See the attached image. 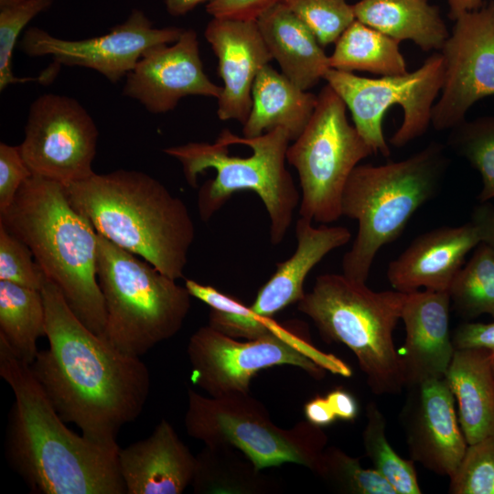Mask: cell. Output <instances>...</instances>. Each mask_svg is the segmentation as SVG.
<instances>
[{"mask_svg": "<svg viewBox=\"0 0 494 494\" xmlns=\"http://www.w3.org/2000/svg\"><path fill=\"white\" fill-rule=\"evenodd\" d=\"M409 391L403 420L412 460L450 478L467 447L454 395L445 378L426 381Z\"/></svg>", "mask_w": 494, "mask_h": 494, "instance_id": "cell-17", "label": "cell"}, {"mask_svg": "<svg viewBox=\"0 0 494 494\" xmlns=\"http://www.w3.org/2000/svg\"><path fill=\"white\" fill-rule=\"evenodd\" d=\"M230 447L205 448L196 456L191 485L195 493H267L274 486L241 451Z\"/></svg>", "mask_w": 494, "mask_h": 494, "instance_id": "cell-29", "label": "cell"}, {"mask_svg": "<svg viewBox=\"0 0 494 494\" xmlns=\"http://www.w3.org/2000/svg\"><path fill=\"white\" fill-rule=\"evenodd\" d=\"M98 136L92 117L76 99L48 93L30 105L19 146L33 175L65 186L95 173Z\"/></svg>", "mask_w": 494, "mask_h": 494, "instance_id": "cell-13", "label": "cell"}, {"mask_svg": "<svg viewBox=\"0 0 494 494\" xmlns=\"http://www.w3.org/2000/svg\"><path fill=\"white\" fill-rule=\"evenodd\" d=\"M334 489L350 494H397L375 469H366L360 459L335 447H326L314 472Z\"/></svg>", "mask_w": 494, "mask_h": 494, "instance_id": "cell-34", "label": "cell"}, {"mask_svg": "<svg viewBox=\"0 0 494 494\" xmlns=\"http://www.w3.org/2000/svg\"><path fill=\"white\" fill-rule=\"evenodd\" d=\"M204 35L218 59L223 81L217 115L221 121L243 124L252 109L254 81L273 59L257 21L212 17Z\"/></svg>", "mask_w": 494, "mask_h": 494, "instance_id": "cell-18", "label": "cell"}, {"mask_svg": "<svg viewBox=\"0 0 494 494\" xmlns=\"http://www.w3.org/2000/svg\"><path fill=\"white\" fill-rule=\"evenodd\" d=\"M352 8L358 21L400 42L411 40L424 51L441 50L450 34L428 0H359Z\"/></svg>", "mask_w": 494, "mask_h": 494, "instance_id": "cell-26", "label": "cell"}, {"mask_svg": "<svg viewBox=\"0 0 494 494\" xmlns=\"http://www.w3.org/2000/svg\"><path fill=\"white\" fill-rule=\"evenodd\" d=\"M281 0H210L206 11L214 18L257 20Z\"/></svg>", "mask_w": 494, "mask_h": 494, "instance_id": "cell-40", "label": "cell"}, {"mask_svg": "<svg viewBox=\"0 0 494 494\" xmlns=\"http://www.w3.org/2000/svg\"><path fill=\"white\" fill-rule=\"evenodd\" d=\"M0 336L14 354L31 365L46 337V312L41 291L0 280Z\"/></svg>", "mask_w": 494, "mask_h": 494, "instance_id": "cell-28", "label": "cell"}, {"mask_svg": "<svg viewBox=\"0 0 494 494\" xmlns=\"http://www.w3.org/2000/svg\"><path fill=\"white\" fill-rule=\"evenodd\" d=\"M184 424L188 435L206 446L235 448L259 470L294 463L315 472L328 443L321 427L307 420L289 429L276 426L249 392L207 397L188 389Z\"/></svg>", "mask_w": 494, "mask_h": 494, "instance_id": "cell-9", "label": "cell"}, {"mask_svg": "<svg viewBox=\"0 0 494 494\" xmlns=\"http://www.w3.org/2000/svg\"><path fill=\"white\" fill-rule=\"evenodd\" d=\"M346 109L337 92L325 85L309 123L287 148L286 161L297 171L301 187L299 216L311 221L328 224L341 217L350 174L374 154L349 123Z\"/></svg>", "mask_w": 494, "mask_h": 494, "instance_id": "cell-10", "label": "cell"}, {"mask_svg": "<svg viewBox=\"0 0 494 494\" xmlns=\"http://www.w3.org/2000/svg\"><path fill=\"white\" fill-rule=\"evenodd\" d=\"M0 376L15 397L6 457L32 493L126 494L118 464L120 446L91 441L68 428L30 365L1 336Z\"/></svg>", "mask_w": 494, "mask_h": 494, "instance_id": "cell-2", "label": "cell"}, {"mask_svg": "<svg viewBox=\"0 0 494 494\" xmlns=\"http://www.w3.org/2000/svg\"><path fill=\"white\" fill-rule=\"evenodd\" d=\"M455 349H484L494 355V322L464 323L452 338Z\"/></svg>", "mask_w": 494, "mask_h": 494, "instance_id": "cell-41", "label": "cell"}, {"mask_svg": "<svg viewBox=\"0 0 494 494\" xmlns=\"http://www.w3.org/2000/svg\"><path fill=\"white\" fill-rule=\"evenodd\" d=\"M492 370H493V374H494V355H492Z\"/></svg>", "mask_w": 494, "mask_h": 494, "instance_id": "cell-48", "label": "cell"}, {"mask_svg": "<svg viewBox=\"0 0 494 494\" xmlns=\"http://www.w3.org/2000/svg\"><path fill=\"white\" fill-rule=\"evenodd\" d=\"M479 243L478 228L471 220L429 231L389 263L387 278L394 290L403 293L421 287L448 292L466 255Z\"/></svg>", "mask_w": 494, "mask_h": 494, "instance_id": "cell-20", "label": "cell"}, {"mask_svg": "<svg viewBox=\"0 0 494 494\" xmlns=\"http://www.w3.org/2000/svg\"><path fill=\"white\" fill-rule=\"evenodd\" d=\"M0 224L29 247L79 319L102 336L106 312L97 277L98 232L70 204L64 186L32 175Z\"/></svg>", "mask_w": 494, "mask_h": 494, "instance_id": "cell-4", "label": "cell"}, {"mask_svg": "<svg viewBox=\"0 0 494 494\" xmlns=\"http://www.w3.org/2000/svg\"><path fill=\"white\" fill-rule=\"evenodd\" d=\"M400 41L370 27L357 19L336 41L328 56L331 69L352 72L367 71L380 76L406 73Z\"/></svg>", "mask_w": 494, "mask_h": 494, "instance_id": "cell-27", "label": "cell"}, {"mask_svg": "<svg viewBox=\"0 0 494 494\" xmlns=\"http://www.w3.org/2000/svg\"><path fill=\"white\" fill-rule=\"evenodd\" d=\"M252 109L242 124L244 137L285 129L295 141L309 123L317 96L302 90L269 64L258 73L252 91Z\"/></svg>", "mask_w": 494, "mask_h": 494, "instance_id": "cell-25", "label": "cell"}, {"mask_svg": "<svg viewBox=\"0 0 494 494\" xmlns=\"http://www.w3.org/2000/svg\"><path fill=\"white\" fill-rule=\"evenodd\" d=\"M454 21L440 50L445 76L431 120L436 131L456 127L476 102L494 95V2Z\"/></svg>", "mask_w": 494, "mask_h": 494, "instance_id": "cell-14", "label": "cell"}, {"mask_svg": "<svg viewBox=\"0 0 494 494\" xmlns=\"http://www.w3.org/2000/svg\"><path fill=\"white\" fill-rule=\"evenodd\" d=\"M54 0H23L0 8V91L16 83L37 78L16 77L13 73L12 57L17 39L26 26L38 14L47 11Z\"/></svg>", "mask_w": 494, "mask_h": 494, "instance_id": "cell-36", "label": "cell"}, {"mask_svg": "<svg viewBox=\"0 0 494 494\" xmlns=\"http://www.w3.org/2000/svg\"><path fill=\"white\" fill-rule=\"evenodd\" d=\"M300 217L295 224L296 248L287 260L276 263V270L260 288L252 309L259 316L272 317L291 304L300 301L306 292L308 273L328 253L347 244L350 231L342 226L318 227Z\"/></svg>", "mask_w": 494, "mask_h": 494, "instance_id": "cell-22", "label": "cell"}, {"mask_svg": "<svg viewBox=\"0 0 494 494\" xmlns=\"http://www.w3.org/2000/svg\"><path fill=\"white\" fill-rule=\"evenodd\" d=\"M185 286L192 297L209 306V326L226 336L252 340L281 333L285 328L272 317L257 315L251 306L210 285L188 279Z\"/></svg>", "mask_w": 494, "mask_h": 494, "instance_id": "cell-30", "label": "cell"}, {"mask_svg": "<svg viewBox=\"0 0 494 494\" xmlns=\"http://www.w3.org/2000/svg\"><path fill=\"white\" fill-rule=\"evenodd\" d=\"M304 413L309 423L319 427L330 424L337 418L327 398L321 396L308 401Z\"/></svg>", "mask_w": 494, "mask_h": 494, "instance_id": "cell-44", "label": "cell"}, {"mask_svg": "<svg viewBox=\"0 0 494 494\" xmlns=\"http://www.w3.org/2000/svg\"><path fill=\"white\" fill-rule=\"evenodd\" d=\"M367 424L362 433L366 455L397 494H420L421 489L413 460L401 457L385 435L386 422L376 403L367 405Z\"/></svg>", "mask_w": 494, "mask_h": 494, "instance_id": "cell-32", "label": "cell"}, {"mask_svg": "<svg viewBox=\"0 0 494 494\" xmlns=\"http://www.w3.org/2000/svg\"><path fill=\"white\" fill-rule=\"evenodd\" d=\"M126 494H181L191 484L196 456L162 419L152 434L119 449Z\"/></svg>", "mask_w": 494, "mask_h": 494, "instance_id": "cell-21", "label": "cell"}, {"mask_svg": "<svg viewBox=\"0 0 494 494\" xmlns=\"http://www.w3.org/2000/svg\"><path fill=\"white\" fill-rule=\"evenodd\" d=\"M29 247L0 224V280L41 290L47 276Z\"/></svg>", "mask_w": 494, "mask_h": 494, "instance_id": "cell-38", "label": "cell"}, {"mask_svg": "<svg viewBox=\"0 0 494 494\" xmlns=\"http://www.w3.org/2000/svg\"><path fill=\"white\" fill-rule=\"evenodd\" d=\"M326 47L336 43L356 20L346 0H281Z\"/></svg>", "mask_w": 494, "mask_h": 494, "instance_id": "cell-35", "label": "cell"}, {"mask_svg": "<svg viewBox=\"0 0 494 494\" xmlns=\"http://www.w3.org/2000/svg\"><path fill=\"white\" fill-rule=\"evenodd\" d=\"M458 407L467 445L494 434L492 355L484 349H455L445 375Z\"/></svg>", "mask_w": 494, "mask_h": 494, "instance_id": "cell-24", "label": "cell"}, {"mask_svg": "<svg viewBox=\"0 0 494 494\" xmlns=\"http://www.w3.org/2000/svg\"><path fill=\"white\" fill-rule=\"evenodd\" d=\"M453 494H494V434L467 445L465 455L450 477Z\"/></svg>", "mask_w": 494, "mask_h": 494, "instance_id": "cell-37", "label": "cell"}, {"mask_svg": "<svg viewBox=\"0 0 494 494\" xmlns=\"http://www.w3.org/2000/svg\"><path fill=\"white\" fill-rule=\"evenodd\" d=\"M20 146L0 143V215L13 203L22 185L32 176Z\"/></svg>", "mask_w": 494, "mask_h": 494, "instance_id": "cell-39", "label": "cell"}, {"mask_svg": "<svg viewBox=\"0 0 494 494\" xmlns=\"http://www.w3.org/2000/svg\"><path fill=\"white\" fill-rule=\"evenodd\" d=\"M456 310L466 318H494V252L480 242L461 267L449 288Z\"/></svg>", "mask_w": 494, "mask_h": 494, "instance_id": "cell-31", "label": "cell"}, {"mask_svg": "<svg viewBox=\"0 0 494 494\" xmlns=\"http://www.w3.org/2000/svg\"><path fill=\"white\" fill-rule=\"evenodd\" d=\"M184 28L155 27L144 11L134 9L126 20L109 32L71 40L31 27L24 32L21 50L29 57L50 56L56 63L93 70L115 83L135 67L149 48L176 42Z\"/></svg>", "mask_w": 494, "mask_h": 494, "instance_id": "cell-15", "label": "cell"}, {"mask_svg": "<svg viewBox=\"0 0 494 494\" xmlns=\"http://www.w3.org/2000/svg\"><path fill=\"white\" fill-rule=\"evenodd\" d=\"M199 48L193 29H184L172 44L149 48L127 74L123 94L154 114L174 110L181 99L189 95L218 100L222 87L205 73Z\"/></svg>", "mask_w": 494, "mask_h": 494, "instance_id": "cell-16", "label": "cell"}, {"mask_svg": "<svg viewBox=\"0 0 494 494\" xmlns=\"http://www.w3.org/2000/svg\"><path fill=\"white\" fill-rule=\"evenodd\" d=\"M187 354L192 382L212 397L249 392L250 382L259 370L279 365L298 367L317 380L326 370L343 377L352 374L343 360L317 349L293 327L240 341L204 326L190 337Z\"/></svg>", "mask_w": 494, "mask_h": 494, "instance_id": "cell-11", "label": "cell"}, {"mask_svg": "<svg viewBox=\"0 0 494 494\" xmlns=\"http://www.w3.org/2000/svg\"><path fill=\"white\" fill-rule=\"evenodd\" d=\"M282 73L302 90L316 86L330 69L328 56L310 29L282 2L256 20Z\"/></svg>", "mask_w": 494, "mask_h": 494, "instance_id": "cell-23", "label": "cell"}, {"mask_svg": "<svg viewBox=\"0 0 494 494\" xmlns=\"http://www.w3.org/2000/svg\"><path fill=\"white\" fill-rule=\"evenodd\" d=\"M97 277L106 320L102 335L141 357L182 328L192 297L186 286L98 233Z\"/></svg>", "mask_w": 494, "mask_h": 494, "instance_id": "cell-8", "label": "cell"}, {"mask_svg": "<svg viewBox=\"0 0 494 494\" xmlns=\"http://www.w3.org/2000/svg\"><path fill=\"white\" fill-rule=\"evenodd\" d=\"M21 1H23V0H0V8L7 6V5H14V4H16V3L21 2Z\"/></svg>", "mask_w": 494, "mask_h": 494, "instance_id": "cell-47", "label": "cell"}, {"mask_svg": "<svg viewBox=\"0 0 494 494\" xmlns=\"http://www.w3.org/2000/svg\"><path fill=\"white\" fill-rule=\"evenodd\" d=\"M290 137L283 128L255 137H241L223 129L213 143L189 142L164 149L177 160L186 182L198 188V177L209 168L216 171L198 194V209L208 221L236 192H254L270 220L274 245L282 242L292 224L300 195L285 166Z\"/></svg>", "mask_w": 494, "mask_h": 494, "instance_id": "cell-5", "label": "cell"}, {"mask_svg": "<svg viewBox=\"0 0 494 494\" xmlns=\"http://www.w3.org/2000/svg\"><path fill=\"white\" fill-rule=\"evenodd\" d=\"M471 221L478 228L480 242L494 252V205L480 202L472 212Z\"/></svg>", "mask_w": 494, "mask_h": 494, "instance_id": "cell-42", "label": "cell"}, {"mask_svg": "<svg viewBox=\"0 0 494 494\" xmlns=\"http://www.w3.org/2000/svg\"><path fill=\"white\" fill-rule=\"evenodd\" d=\"M405 297L397 290L373 291L343 274H324L296 304L326 341L342 343L354 353L370 390L382 395L405 386L393 342Z\"/></svg>", "mask_w": 494, "mask_h": 494, "instance_id": "cell-7", "label": "cell"}, {"mask_svg": "<svg viewBox=\"0 0 494 494\" xmlns=\"http://www.w3.org/2000/svg\"><path fill=\"white\" fill-rule=\"evenodd\" d=\"M444 76L443 57L435 52L418 69L400 75L366 78L330 68L324 80L349 108L355 128L373 153L388 156L390 148L382 131L387 110L399 105L403 113L391 145L403 147L421 137L431 125Z\"/></svg>", "mask_w": 494, "mask_h": 494, "instance_id": "cell-12", "label": "cell"}, {"mask_svg": "<svg viewBox=\"0 0 494 494\" xmlns=\"http://www.w3.org/2000/svg\"><path fill=\"white\" fill-rule=\"evenodd\" d=\"M448 165L445 146L432 142L405 159L354 168L343 191L341 216L356 220L359 228L342 258L343 274L366 283L377 252L435 196Z\"/></svg>", "mask_w": 494, "mask_h": 494, "instance_id": "cell-6", "label": "cell"}, {"mask_svg": "<svg viewBox=\"0 0 494 494\" xmlns=\"http://www.w3.org/2000/svg\"><path fill=\"white\" fill-rule=\"evenodd\" d=\"M64 189L99 234L166 275L184 277L195 225L184 201L160 181L142 171L119 169L94 173Z\"/></svg>", "mask_w": 494, "mask_h": 494, "instance_id": "cell-3", "label": "cell"}, {"mask_svg": "<svg viewBox=\"0 0 494 494\" xmlns=\"http://www.w3.org/2000/svg\"><path fill=\"white\" fill-rule=\"evenodd\" d=\"M448 145L478 171L480 202L494 199V116L465 120L451 129Z\"/></svg>", "mask_w": 494, "mask_h": 494, "instance_id": "cell-33", "label": "cell"}, {"mask_svg": "<svg viewBox=\"0 0 494 494\" xmlns=\"http://www.w3.org/2000/svg\"><path fill=\"white\" fill-rule=\"evenodd\" d=\"M450 302L447 291L406 293L401 315L406 336L398 353L408 389L445 378L455 352L449 334Z\"/></svg>", "mask_w": 494, "mask_h": 494, "instance_id": "cell-19", "label": "cell"}, {"mask_svg": "<svg viewBox=\"0 0 494 494\" xmlns=\"http://www.w3.org/2000/svg\"><path fill=\"white\" fill-rule=\"evenodd\" d=\"M337 418L350 421L358 413V404L355 398L347 391L337 388L326 396Z\"/></svg>", "mask_w": 494, "mask_h": 494, "instance_id": "cell-43", "label": "cell"}, {"mask_svg": "<svg viewBox=\"0 0 494 494\" xmlns=\"http://www.w3.org/2000/svg\"><path fill=\"white\" fill-rule=\"evenodd\" d=\"M48 348L30 365L55 410L88 439L117 445L120 429L143 412L151 388L140 357L125 354L89 329L47 278L40 290Z\"/></svg>", "mask_w": 494, "mask_h": 494, "instance_id": "cell-1", "label": "cell"}, {"mask_svg": "<svg viewBox=\"0 0 494 494\" xmlns=\"http://www.w3.org/2000/svg\"><path fill=\"white\" fill-rule=\"evenodd\" d=\"M210 0H163L167 13L173 16H185L198 5Z\"/></svg>", "mask_w": 494, "mask_h": 494, "instance_id": "cell-45", "label": "cell"}, {"mask_svg": "<svg viewBox=\"0 0 494 494\" xmlns=\"http://www.w3.org/2000/svg\"><path fill=\"white\" fill-rule=\"evenodd\" d=\"M449 6V16L456 20L459 16L478 9L484 0H446Z\"/></svg>", "mask_w": 494, "mask_h": 494, "instance_id": "cell-46", "label": "cell"}]
</instances>
